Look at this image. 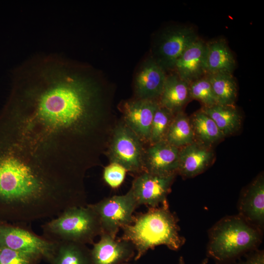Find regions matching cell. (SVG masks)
<instances>
[{"mask_svg":"<svg viewBox=\"0 0 264 264\" xmlns=\"http://www.w3.org/2000/svg\"><path fill=\"white\" fill-rule=\"evenodd\" d=\"M201 110L214 121L224 137L233 134L241 128L242 117L235 105L216 104Z\"/></svg>","mask_w":264,"mask_h":264,"instance_id":"21","label":"cell"},{"mask_svg":"<svg viewBox=\"0 0 264 264\" xmlns=\"http://www.w3.org/2000/svg\"><path fill=\"white\" fill-rule=\"evenodd\" d=\"M178 219L170 211L168 202L149 207L147 212L134 216L132 222L122 228L123 234L119 238L133 245L136 251L135 261L150 249L160 245L177 250L185 242L184 237L179 234Z\"/></svg>","mask_w":264,"mask_h":264,"instance_id":"3","label":"cell"},{"mask_svg":"<svg viewBox=\"0 0 264 264\" xmlns=\"http://www.w3.org/2000/svg\"><path fill=\"white\" fill-rule=\"evenodd\" d=\"M90 249L93 264H123L134 258L135 249L130 242L102 233Z\"/></svg>","mask_w":264,"mask_h":264,"instance_id":"13","label":"cell"},{"mask_svg":"<svg viewBox=\"0 0 264 264\" xmlns=\"http://www.w3.org/2000/svg\"><path fill=\"white\" fill-rule=\"evenodd\" d=\"M42 228L43 236L53 242L92 244L95 238L102 233L99 218L88 204L65 210L42 225Z\"/></svg>","mask_w":264,"mask_h":264,"instance_id":"5","label":"cell"},{"mask_svg":"<svg viewBox=\"0 0 264 264\" xmlns=\"http://www.w3.org/2000/svg\"><path fill=\"white\" fill-rule=\"evenodd\" d=\"M165 140L178 148L195 141L190 117L182 110L175 113L169 128Z\"/></svg>","mask_w":264,"mask_h":264,"instance_id":"23","label":"cell"},{"mask_svg":"<svg viewBox=\"0 0 264 264\" xmlns=\"http://www.w3.org/2000/svg\"></svg>","mask_w":264,"mask_h":264,"instance_id":"31","label":"cell"},{"mask_svg":"<svg viewBox=\"0 0 264 264\" xmlns=\"http://www.w3.org/2000/svg\"><path fill=\"white\" fill-rule=\"evenodd\" d=\"M218 104L234 105L237 97V86L232 74H207Z\"/></svg>","mask_w":264,"mask_h":264,"instance_id":"24","label":"cell"},{"mask_svg":"<svg viewBox=\"0 0 264 264\" xmlns=\"http://www.w3.org/2000/svg\"><path fill=\"white\" fill-rule=\"evenodd\" d=\"M176 175L163 176L145 171L137 174L131 188L138 206L156 207L167 203V198Z\"/></svg>","mask_w":264,"mask_h":264,"instance_id":"10","label":"cell"},{"mask_svg":"<svg viewBox=\"0 0 264 264\" xmlns=\"http://www.w3.org/2000/svg\"><path fill=\"white\" fill-rule=\"evenodd\" d=\"M235 66L234 57L224 40L218 39L206 43V74H232Z\"/></svg>","mask_w":264,"mask_h":264,"instance_id":"18","label":"cell"},{"mask_svg":"<svg viewBox=\"0 0 264 264\" xmlns=\"http://www.w3.org/2000/svg\"><path fill=\"white\" fill-rule=\"evenodd\" d=\"M41 259L35 254L0 246V264H37Z\"/></svg>","mask_w":264,"mask_h":264,"instance_id":"27","label":"cell"},{"mask_svg":"<svg viewBox=\"0 0 264 264\" xmlns=\"http://www.w3.org/2000/svg\"><path fill=\"white\" fill-rule=\"evenodd\" d=\"M109 100L93 77L49 59L14 78L0 115L15 142L42 165L87 172L100 164L117 123Z\"/></svg>","mask_w":264,"mask_h":264,"instance_id":"1","label":"cell"},{"mask_svg":"<svg viewBox=\"0 0 264 264\" xmlns=\"http://www.w3.org/2000/svg\"><path fill=\"white\" fill-rule=\"evenodd\" d=\"M206 43L198 38L182 52L173 71L189 84L206 75Z\"/></svg>","mask_w":264,"mask_h":264,"instance_id":"17","label":"cell"},{"mask_svg":"<svg viewBox=\"0 0 264 264\" xmlns=\"http://www.w3.org/2000/svg\"><path fill=\"white\" fill-rule=\"evenodd\" d=\"M88 204L99 218L102 233L114 238L120 228L132 222L133 212L138 206L131 188L124 195L106 198Z\"/></svg>","mask_w":264,"mask_h":264,"instance_id":"7","label":"cell"},{"mask_svg":"<svg viewBox=\"0 0 264 264\" xmlns=\"http://www.w3.org/2000/svg\"><path fill=\"white\" fill-rule=\"evenodd\" d=\"M231 264H264V250L258 249L251 251Z\"/></svg>","mask_w":264,"mask_h":264,"instance_id":"29","label":"cell"},{"mask_svg":"<svg viewBox=\"0 0 264 264\" xmlns=\"http://www.w3.org/2000/svg\"><path fill=\"white\" fill-rule=\"evenodd\" d=\"M189 94L191 99L199 101L203 107L218 104L207 74L189 84Z\"/></svg>","mask_w":264,"mask_h":264,"instance_id":"26","label":"cell"},{"mask_svg":"<svg viewBox=\"0 0 264 264\" xmlns=\"http://www.w3.org/2000/svg\"><path fill=\"white\" fill-rule=\"evenodd\" d=\"M175 114V113L170 110L159 105L153 118L149 144L165 140L169 128Z\"/></svg>","mask_w":264,"mask_h":264,"instance_id":"25","label":"cell"},{"mask_svg":"<svg viewBox=\"0 0 264 264\" xmlns=\"http://www.w3.org/2000/svg\"><path fill=\"white\" fill-rule=\"evenodd\" d=\"M22 224L12 225L0 223V246L35 254L46 260L55 242L38 236Z\"/></svg>","mask_w":264,"mask_h":264,"instance_id":"9","label":"cell"},{"mask_svg":"<svg viewBox=\"0 0 264 264\" xmlns=\"http://www.w3.org/2000/svg\"><path fill=\"white\" fill-rule=\"evenodd\" d=\"M238 215L263 232L264 176L258 175L242 191L238 202Z\"/></svg>","mask_w":264,"mask_h":264,"instance_id":"12","label":"cell"},{"mask_svg":"<svg viewBox=\"0 0 264 264\" xmlns=\"http://www.w3.org/2000/svg\"><path fill=\"white\" fill-rule=\"evenodd\" d=\"M0 205L9 218L26 223L56 217L83 201L68 183L27 160L0 129Z\"/></svg>","mask_w":264,"mask_h":264,"instance_id":"2","label":"cell"},{"mask_svg":"<svg viewBox=\"0 0 264 264\" xmlns=\"http://www.w3.org/2000/svg\"><path fill=\"white\" fill-rule=\"evenodd\" d=\"M214 157L211 147L195 140L179 148L177 174L185 178L195 177L211 165Z\"/></svg>","mask_w":264,"mask_h":264,"instance_id":"16","label":"cell"},{"mask_svg":"<svg viewBox=\"0 0 264 264\" xmlns=\"http://www.w3.org/2000/svg\"><path fill=\"white\" fill-rule=\"evenodd\" d=\"M198 38L191 27L176 25L167 27L155 39L151 57L166 73L172 72L182 52Z\"/></svg>","mask_w":264,"mask_h":264,"instance_id":"8","label":"cell"},{"mask_svg":"<svg viewBox=\"0 0 264 264\" xmlns=\"http://www.w3.org/2000/svg\"><path fill=\"white\" fill-rule=\"evenodd\" d=\"M166 72L151 56L141 65L134 79L135 98L158 100L165 81Z\"/></svg>","mask_w":264,"mask_h":264,"instance_id":"15","label":"cell"},{"mask_svg":"<svg viewBox=\"0 0 264 264\" xmlns=\"http://www.w3.org/2000/svg\"><path fill=\"white\" fill-rule=\"evenodd\" d=\"M190 100L189 84L174 71L167 74L159 104L176 113Z\"/></svg>","mask_w":264,"mask_h":264,"instance_id":"19","label":"cell"},{"mask_svg":"<svg viewBox=\"0 0 264 264\" xmlns=\"http://www.w3.org/2000/svg\"><path fill=\"white\" fill-rule=\"evenodd\" d=\"M263 232L238 215L225 216L208 231L207 256L217 264H231L258 249Z\"/></svg>","mask_w":264,"mask_h":264,"instance_id":"4","label":"cell"},{"mask_svg":"<svg viewBox=\"0 0 264 264\" xmlns=\"http://www.w3.org/2000/svg\"><path fill=\"white\" fill-rule=\"evenodd\" d=\"M127 170L122 165L115 162L110 163L104 168L103 178L112 188L119 187L124 181Z\"/></svg>","mask_w":264,"mask_h":264,"instance_id":"28","label":"cell"},{"mask_svg":"<svg viewBox=\"0 0 264 264\" xmlns=\"http://www.w3.org/2000/svg\"><path fill=\"white\" fill-rule=\"evenodd\" d=\"M208 258H206L199 264H208ZM178 264H185L184 258L182 256L179 258Z\"/></svg>","mask_w":264,"mask_h":264,"instance_id":"30","label":"cell"},{"mask_svg":"<svg viewBox=\"0 0 264 264\" xmlns=\"http://www.w3.org/2000/svg\"><path fill=\"white\" fill-rule=\"evenodd\" d=\"M145 145L122 119L113 129L105 154L110 162L137 175L144 171Z\"/></svg>","mask_w":264,"mask_h":264,"instance_id":"6","label":"cell"},{"mask_svg":"<svg viewBox=\"0 0 264 264\" xmlns=\"http://www.w3.org/2000/svg\"><path fill=\"white\" fill-rule=\"evenodd\" d=\"M190 119L195 140L212 147L225 137L214 121L201 109Z\"/></svg>","mask_w":264,"mask_h":264,"instance_id":"22","label":"cell"},{"mask_svg":"<svg viewBox=\"0 0 264 264\" xmlns=\"http://www.w3.org/2000/svg\"><path fill=\"white\" fill-rule=\"evenodd\" d=\"M46 260L49 264H93L86 244L71 242H55Z\"/></svg>","mask_w":264,"mask_h":264,"instance_id":"20","label":"cell"},{"mask_svg":"<svg viewBox=\"0 0 264 264\" xmlns=\"http://www.w3.org/2000/svg\"><path fill=\"white\" fill-rule=\"evenodd\" d=\"M159 105L158 100L136 98L122 105V120L145 144H149L153 118Z\"/></svg>","mask_w":264,"mask_h":264,"instance_id":"11","label":"cell"},{"mask_svg":"<svg viewBox=\"0 0 264 264\" xmlns=\"http://www.w3.org/2000/svg\"><path fill=\"white\" fill-rule=\"evenodd\" d=\"M179 148L166 140L145 147L144 171L159 175L177 174Z\"/></svg>","mask_w":264,"mask_h":264,"instance_id":"14","label":"cell"}]
</instances>
